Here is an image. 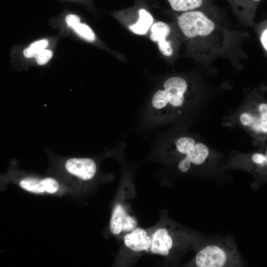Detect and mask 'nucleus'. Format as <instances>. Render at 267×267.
Wrapping results in <instances>:
<instances>
[{"mask_svg": "<svg viewBox=\"0 0 267 267\" xmlns=\"http://www.w3.org/2000/svg\"><path fill=\"white\" fill-rule=\"evenodd\" d=\"M163 89H159L153 95L151 104L158 112L167 114L178 110L185 101L188 85L186 80L179 77H173L166 80Z\"/></svg>", "mask_w": 267, "mask_h": 267, "instance_id": "nucleus-1", "label": "nucleus"}, {"mask_svg": "<svg viewBox=\"0 0 267 267\" xmlns=\"http://www.w3.org/2000/svg\"><path fill=\"white\" fill-rule=\"evenodd\" d=\"M239 257L237 250L225 242L207 245L196 254L193 265L197 267L237 266Z\"/></svg>", "mask_w": 267, "mask_h": 267, "instance_id": "nucleus-2", "label": "nucleus"}, {"mask_svg": "<svg viewBox=\"0 0 267 267\" xmlns=\"http://www.w3.org/2000/svg\"><path fill=\"white\" fill-rule=\"evenodd\" d=\"M177 19L182 34L190 40H209L218 32L215 22L200 11L184 12Z\"/></svg>", "mask_w": 267, "mask_h": 267, "instance_id": "nucleus-3", "label": "nucleus"}, {"mask_svg": "<svg viewBox=\"0 0 267 267\" xmlns=\"http://www.w3.org/2000/svg\"><path fill=\"white\" fill-rule=\"evenodd\" d=\"M64 169L69 175L84 181L91 179L97 171L95 161L89 158H69L65 161Z\"/></svg>", "mask_w": 267, "mask_h": 267, "instance_id": "nucleus-4", "label": "nucleus"}, {"mask_svg": "<svg viewBox=\"0 0 267 267\" xmlns=\"http://www.w3.org/2000/svg\"><path fill=\"white\" fill-rule=\"evenodd\" d=\"M136 225V220L128 215L120 204L115 207L110 222V230L113 234L132 231Z\"/></svg>", "mask_w": 267, "mask_h": 267, "instance_id": "nucleus-5", "label": "nucleus"}, {"mask_svg": "<svg viewBox=\"0 0 267 267\" xmlns=\"http://www.w3.org/2000/svg\"><path fill=\"white\" fill-rule=\"evenodd\" d=\"M209 155V150L204 143L199 142L188 151L178 163L179 170L183 173L187 172L191 165H200L203 164Z\"/></svg>", "mask_w": 267, "mask_h": 267, "instance_id": "nucleus-6", "label": "nucleus"}, {"mask_svg": "<svg viewBox=\"0 0 267 267\" xmlns=\"http://www.w3.org/2000/svg\"><path fill=\"white\" fill-rule=\"evenodd\" d=\"M150 251L153 254L168 256L173 248L174 241L172 235L165 227L156 229L152 234Z\"/></svg>", "mask_w": 267, "mask_h": 267, "instance_id": "nucleus-7", "label": "nucleus"}, {"mask_svg": "<svg viewBox=\"0 0 267 267\" xmlns=\"http://www.w3.org/2000/svg\"><path fill=\"white\" fill-rule=\"evenodd\" d=\"M125 246L134 252L148 251L151 244V238L141 228H135L124 237Z\"/></svg>", "mask_w": 267, "mask_h": 267, "instance_id": "nucleus-8", "label": "nucleus"}, {"mask_svg": "<svg viewBox=\"0 0 267 267\" xmlns=\"http://www.w3.org/2000/svg\"><path fill=\"white\" fill-rule=\"evenodd\" d=\"M170 31L169 26L161 21L154 23L151 28V39L157 42L159 49L166 56H170L173 53L170 43L166 40Z\"/></svg>", "mask_w": 267, "mask_h": 267, "instance_id": "nucleus-9", "label": "nucleus"}, {"mask_svg": "<svg viewBox=\"0 0 267 267\" xmlns=\"http://www.w3.org/2000/svg\"><path fill=\"white\" fill-rule=\"evenodd\" d=\"M138 20L133 25L130 26V30L134 33L143 35L146 34L153 22L151 14L144 8H140L138 11Z\"/></svg>", "mask_w": 267, "mask_h": 267, "instance_id": "nucleus-10", "label": "nucleus"}, {"mask_svg": "<svg viewBox=\"0 0 267 267\" xmlns=\"http://www.w3.org/2000/svg\"><path fill=\"white\" fill-rule=\"evenodd\" d=\"M176 11L186 12L195 10L203 4V0H167Z\"/></svg>", "mask_w": 267, "mask_h": 267, "instance_id": "nucleus-11", "label": "nucleus"}, {"mask_svg": "<svg viewBox=\"0 0 267 267\" xmlns=\"http://www.w3.org/2000/svg\"><path fill=\"white\" fill-rule=\"evenodd\" d=\"M42 179L31 177H25L20 180L19 185L22 188L28 191L42 193L45 192Z\"/></svg>", "mask_w": 267, "mask_h": 267, "instance_id": "nucleus-12", "label": "nucleus"}, {"mask_svg": "<svg viewBox=\"0 0 267 267\" xmlns=\"http://www.w3.org/2000/svg\"><path fill=\"white\" fill-rule=\"evenodd\" d=\"M195 144V140L192 137L188 136L181 137L178 138L175 142V150L178 154L185 156Z\"/></svg>", "mask_w": 267, "mask_h": 267, "instance_id": "nucleus-13", "label": "nucleus"}, {"mask_svg": "<svg viewBox=\"0 0 267 267\" xmlns=\"http://www.w3.org/2000/svg\"><path fill=\"white\" fill-rule=\"evenodd\" d=\"M48 45L46 40H42L36 42L31 46L25 48L23 51L24 55L27 58L35 57L41 51L44 49Z\"/></svg>", "mask_w": 267, "mask_h": 267, "instance_id": "nucleus-14", "label": "nucleus"}, {"mask_svg": "<svg viewBox=\"0 0 267 267\" xmlns=\"http://www.w3.org/2000/svg\"><path fill=\"white\" fill-rule=\"evenodd\" d=\"M73 29L79 35L89 41L95 40V35L91 29L87 25L79 23L75 26Z\"/></svg>", "mask_w": 267, "mask_h": 267, "instance_id": "nucleus-15", "label": "nucleus"}, {"mask_svg": "<svg viewBox=\"0 0 267 267\" xmlns=\"http://www.w3.org/2000/svg\"><path fill=\"white\" fill-rule=\"evenodd\" d=\"M42 182L45 192L50 194L54 193L59 188L57 181L53 178L48 177L42 179Z\"/></svg>", "mask_w": 267, "mask_h": 267, "instance_id": "nucleus-16", "label": "nucleus"}, {"mask_svg": "<svg viewBox=\"0 0 267 267\" xmlns=\"http://www.w3.org/2000/svg\"><path fill=\"white\" fill-rule=\"evenodd\" d=\"M52 56V52L50 50L44 49L35 56V58L39 65H43L46 64Z\"/></svg>", "mask_w": 267, "mask_h": 267, "instance_id": "nucleus-17", "label": "nucleus"}, {"mask_svg": "<svg viewBox=\"0 0 267 267\" xmlns=\"http://www.w3.org/2000/svg\"><path fill=\"white\" fill-rule=\"evenodd\" d=\"M254 163L260 167H266L267 163V154L256 153L253 154L252 157Z\"/></svg>", "mask_w": 267, "mask_h": 267, "instance_id": "nucleus-18", "label": "nucleus"}, {"mask_svg": "<svg viewBox=\"0 0 267 267\" xmlns=\"http://www.w3.org/2000/svg\"><path fill=\"white\" fill-rule=\"evenodd\" d=\"M67 24L72 28L78 23H80V18L77 15L69 14L65 17Z\"/></svg>", "mask_w": 267, "mask_h": 267, "instance_id": "nucleus-19", "label": "nucleus"}, {"mask_svg": "<svg viewBox=\"0 0 267 267\" xmlns=\"http://www.w3.org/2000/svg\"><path fill=\"white\" fill-rule=\"evenodd\" d=\"M240 121L243 125L250 127L252 123V113L248 112L242 113L240 117Z\"/></svg>", "mask_w": 267, "mask_h": 267, "instance_id": "nucleus-20", "label": "nucleus"}, {"mask_svg": "<svg viewBox=\"0 0 267 267\" xmlns=\"http://www.w3.org/2000/svg\"><path fill=\"white\" fill-rule=\"evenodd\" d=\"M261 44L265 49L267 51V29L266 28L262 32L260 37Z\"/></svg>", "mask_w": 267, "mask_h": 267, "instance_id": "nucleus-21", "label": "nucleus"}, {"mask_svg": "<svg viewBox=\"0 0 267 267\" xmlns=\"http://www.w3.org/2000/svg\"><path fill=\"white\" fill-rule=\"evenodd\" d=\"M254 0L258 1H260V0Z\"/></svg>", "mask_w": 267, "mask_h": 267, "instance_id": "nucleus-22", "label": "nucleus"}]
</instances>
